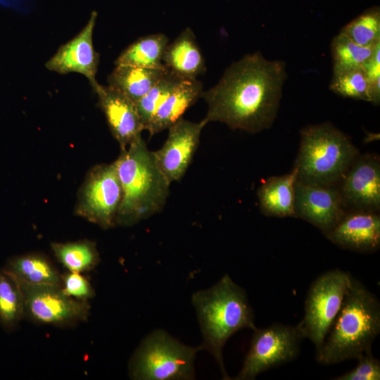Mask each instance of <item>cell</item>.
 Here are the masks:
<instances>
[{"mask_svg": "<svg viewBox=\"0 0 380 380\" xmlns=\"http://www.w3.org/2000/svg\"><path fill=\"white\" fill-rule=\"evenodd\" d=\"M286 78L285 62L267 60L259 51L245 55L225 70L215 86L203 91L208 104L203 120L253 134L269 129Z\"/></svg>", "mask_w": 380, "mask_h": 380, "instance_id": "6da1fadb", "label": "cell"}, {"mask_svg": "<svg viewBox=\"0 0 380 380\" xmlns=\"http://www.w3.org/2000/svg\"><path fill=\"white\" fill-rule=\"evenodd\" d=\"M380 332V303L360 281L351 277L341 307L321 348L320 364L329 365L356 359L372 350Z\"/></svg>", "mask_w": 380, "mask_h": 380, "instance_id": "7a4b0ae2", "label": "cell"}, {"mask_svg": "<svg viewBox=\"0 0 380 380\" xmlns=\"http://www.w3.org/2000/svg\"><path fill=\"white\" fill-rule=\"evenodd\" d=\"M114 164L122 189L116 224L131 226L163 209L170 183L141 136L122 150Z\"/></svg>", "mask_w": 380, "mask_h": 380, "instance_id": "3957f363", "label": "cell"}, {"mask_svg": "<svg viewBox=\"0 0 380 380\" xmlns=\"http://www.w3.org/2000/svg\"><path fill=\"white\" fill-rule=\"evenodd\" d=\"M203 336L201 350L215 359L224 379H229L223 361V348L237 331L254 330L253 310L245 291L225 274L213 286L192 296Z\"/></svg>", "mask_w": 380, "mask_h": 380, "instance_id": "277c9868", "label": "cell"}, {"mask_svg": "<svg viewBox=\"0 0 380 380\" xmlns=\"http://www.w3.org/2000/svg\"><path fill=\"white\" fill-rule=\"evenodd\" d=\"M293 167L301 182L336 186L359 156L351 139L330 122L310 125L300 132Z\"/></svg>", "mask_w": 380, "mask_h": 380, "instance_id": "5b68a950", "label": "cell"}, {"mask_svg": "<svg viewBox=\"0 0 380 380\" xmlns=\"http://www.w3.org/2000/svg\"><path fill=\"white\" fill-rule=\"evenodd\" d=\"M200 346L191 347L159 329L148 334L129 363L132 379L140 380L194 379V360Z\"/></svg>", "mask_w": 380, "mask_h": 380, "instance_id": "8992f818", "label": "cell"}, {"mask_svg": "<svg viewBox=\"0 0 380 380\" xmlns=\"http://www.w3.org/2000/svg\"><path fill=\"white\" fill-rule=\"evenodd\" d=\"M351 277L338 269L330 270L319 276L309 288L303 318L296 327L303 338L312 342L316 352L339 312Z\"/></svg>", "mask_w": 380, "mask_h": 380, "instance_id": "52a82bcc", "label": "cell"}, {"mask_svg": "<svg viewBox=\"0 0 380 380\" xmlns=\"http://www.w3.org/2000/svg\"><path fill=\"white\" fill-rule=\"evenodd\" d=\"M249 350L237 380H252L260 373L296 359L303 339L296 326L274 323L253 330Z\"/></svg>", "mask_w": 380, "mask_h": 380, "instance_id": "ba28073f", "label": "cell"}, {"mask_svg": "<svg viewBox=\"0 0 380 380\" xmlns=\"http://www.w3.org/2000/svg\"><path fill=\"white\" fill-rule=\"evenodd\" d=\"M122 189L114 163L94 167L78 195L76 215L103 229L116 224Z\"/></svg>", "mask_w": 380, "mask_h": 380, "instance_id": "9c48e42d", "label": "cell"}, {"mask_svg": "<svg viewBox=\"0 0 380 380\" xmlns=\"http://www.w3.org/2000/svg\"><path fill=\"white\" fill-rule=\"evenodd\" d=\"M25 317L42 324L70 326L86 321L89 315L88 300L65 294L61 286L20 284Z\"/></svg>", "mask_w": 380, "mask_h": 380, "instance_id": "30bf717a", "label": "cell"}, {"mask_svg": "<svg viewBox=\"0 0 380 380\" xmlns=\"http://www.w3.org/2000/svg\"><path fill=\"white\" fill-rule=\"evenodd\" d=\"M206 124L204 120L194 122L180 118L168 128L163 146L153 151L157 166L170 184L179 181L186 173Z\"/></svg>", "mask_w": 380, "mask_h": 380, "instance_id": "8fae6325", "label": "cell"}, {"mask_svg": "<svg viewBox=\"0 0 380 380\" xmlns=\"http://www.w3.org/2000/svg\"><path fill=\"white\" fill-rule=\"evenodd\" d=\"M340 191L335 186L295 184V215L317 227L325 235L346 214Z\"/></svg>", "mask_w": 380, "mask_h": 380, "instance_id": "7c38bea8", "label": "cell"}, {"mask_svg": "<svg viewBox=\"0 0 380 380\" xmlns=\"http://www.w3.org/2000/svg\"><path fill=\"white\" fill-rule=\"evenodd\" d=\"M338 189L343 204L350 211L377 213L380 208V160L377 156H358Z\"/></svg>", "mask_w": 380, "mask_h": 380, "instance_id": "4fadbf2b", "label": "cell"}, {"mask_svg": "<svg viewBox=\"0 0 380 380\" xmlns=\"http://www.w3.org/2000/svg\"><path fill=\"white\" fill-rule=\"evenodd\" d=\"M97 13L93 11L84 27L72 39L61 45L45 63L46 68L60 74L77 72L85 76L94 87L98 82L96 75L99 53L94 49L93 32Z\"/></svg>", "mask_w": 380, "mask_h": 380, "instance_id": "5bb4252c", "label": "cell"}, {"mask_svg": "<svg viewBox=\"0 0 380 380\" xmlns=\"http://www.w3.org/2000/svg\"><path fill=\"white\" fill-rule=\"evenodd\" d=\"M92 89L113 136L121 149H125L144 129L135 103L108 85L97 83Z\"/></svg>", "mask_w": 380, "mask_h": 380, "instance_id": "9a60e30c", "label": "cell"}, {"mask_svg": "<svg viewBox=\"0 0 380 380\" xmlns=\"http://www.w3.org/2000/svg\"><path fill=\"white\" fill-rule=\"evenodd\" d=\"M325 236L343 248L361 253L376 251L380 246V216L374 212L346 213Z\"/></svg>", "mask_w": 380, "mask_h": 380, "instance_id": "2e32d148", "label": "cell"}, {"mask_svg": "<svg viewBox=\"0 0 380 380\" xmlns=\"http://www.w3.org/2000/svg\"><path fill=\"white\" fill-rule=\"evenodd\" d=\"M163 64L170 72L182 80H194L206 70L204 58L196 37L187 27L165 48Z\"/></svg>", "mask_w": 380, "mask_h": 380, "instance_id": "e0dca14e", "label": "cell"}, {"mask_svg": "<svg viewBox=\"0 0 380 380\" xmlns=\"http://www.w3.org/2000/svg\"><path fill=\"white\" fill-rule=\"evenodd\" d=\"M297 172H291L267 178L259 187L258 197L260 209L266 216L296 217L295 184Z\"/></svg>", "mask_w": 380, "mask_h": 380, "instance_id": "ac0fdd59", "label": "cell"}, {"mask_svg": "<svg viewBox=\"0 0 380 380\" xmlns=\"http://www.w3.org/2000/svg\"><path fill=\"white\" fill-rule=\"evenodd\" d=\"M202 83L197 79L182 80L158 108L146 130L158 134L182 118L186 110L201 97Z\"/></svg>", "mask_w": 380, "mask_h": 380, "instance_id": "d6986e66", "label": "cell"}, {"mask_svg": "<svg viewBox=\"0 0 380 380\" xmlns=\"http://www.w3.org/2000/svg\"><path fill=\"white\" fill-rule=\"evenodd\" d=\"M164 68L115 65L108 77V86L134 103L146 95L167 72Z\"/></svg>", "mask_w": 380, "mask_h": 380, "instance_id": "ffe728a7", "label": "cell"}, {"mask_svg": "<svg viewBox=\"0 0 380 380\" xmlns=\"http://www.w3.org/2000/svg\"><path fill=\"white\" fill-rule=\"evenodd\" d=\"M4 269L22 284L61 286V274L42 254L29 253L15 257Z\"/></svg>", "mask_w": 380, "mask_h": 380, "instance_id": "44dd1931", "label": "cell"}, {"mask_svg": "<svg viewBox=\"0 0 380 380\" xmlns=\"http://www.w3.org/2000/svg\"><path fill=\"white\" fill-rule=\"evenodd\" d=\"M168 44V37L162 33L140 37L120 54L115 64L164 68L163 56Z\"/></svg>", "mask_w": 380, "mask_h": 380, "instance_id": "7402d4cb", "label": "cell"}, {"mask_svg": "<svg viewBox=\"0 0 380 380\" xmlns=\"http://www.w3.org/2000/svg\"><path fill=\"white\" fill-rule=\"evenodd\" d=\"M51 246L57 260L68 271L78 273L88 272L99 262V253L93 241L82 240L52 243Z\"/></svg>", "mask_w": 380, "mask_h": 380, "instance_id": "603a6c76", "label": "cell"}, {"mask_svg": "<svg viewBox=\"0 0 380 380\" xmlns=\"http://www.w3.org/2000/svg\"><path fill=\"white\" fill-rule=\"evenodd\" d=\"M24 317V298L20 284L3 269L0 270V322L4 327L12 329Z\"/></svg>", "mask_w": 380, "mask_h": 380, "instance_id": "cb8c5ba5", "label": "cell"}, {"mask_svg": "<svg viewBox=\"0 0 380 380\" xmlns=\"http://www.w3.org/2000/svg\"><path fill=\"white\" fill-rule=\"evenodd\" d=\"M329 89L346 98L362 100L379 105L363 68L334 72Z\"/></svg>", "mask_w": 380, "mask_h": 380, "instance_id": "d4e9b609", "label": "cell"}, {"mask_svg": "<svg viewBox=\"0 0 380 380\" xmlns=\"http://www.w3.org/2000/svg\"><path fill=\"white\" fill-rule=\"evenodd\" d=\"M378 44L362 46L339 32L333 38L331 44L333 72L362 68Z\"/></svg>", "mask_w": 380, "mask_h": 380, "instance_id": "484cf974", "label": "cell"}, {"mask_svg": "<svg viewBox=\"0 0 380 380\" xmlns=\"http://www.w3.org/2000/svg\"><path fill=\"white\" fill-rule=\"evenodd\" d=\"M340 32L362 46H374L379 44V8L376 6L365 11L345 25Z\"/></svg>", "mask_w": 380, "mask_h": 380, "instance_id": "4316f807", "label": "cell"}, {"mask_svg": "<svg viewBox=\"0 0 380 380\" xmlns=\"http://www.w3.org/2000/svg\"><path fill=\"white\" fill-rule=\"evenodd\" d=\"M182 80L167 70L149 91L135 103L144 129H147L158 108Z\"/></svg>", "mask_w": 380, "mask_h": 380, "instance_id": "83f0119b", "label": "cell"}, {"mask_svg": "<svg viewBox=\"0 0 380 380\" xmlns=\"http://www.w3.org/2000/svg\"><path fill=\"white\" fill-rule=\"evenodd\" d=\"M357 365L352 370L334 378L336 380H379L380 361L372 350L363 353L357 358Z\"/></svg>", "mask_w": 380, "mask_h": 380, "instance_id": "f1b7e54d", "label": "cell"}, {"mask_svg": "<svg viewBox=\"0 0 380 380\" xmlns=\"http://www.w3.org/2000/svg\"><path fill=\"white\" fill-rule=\"evenodd\" d=\"M61 290L73 298L88 300L95 295V291L87 279L81 273L68 271L61 274Z\"/></svg>", "mask_w": 380, "mask_h": 380, "instance_id": "f546056e", "label": "cell"}, {"mask_svg": "<svg viewBox=\"0 0 380 380\" xmlns=\"http://www.w3.org/2000/svg\"><path fill=\"white\" fill-rule=\"evenodd\" d=\"M380 44H379L369 59L362 66L369 82L372 93L380 102Z\"/></svg>", "mask_w": 380, "mask_h": 380, "instance_id": "4dcf8cb0", "label": "cell"}, {"mask_svg": "<svg viewBox=\"0 0 380 380\" xmlns=\"http://www.w3.org/2000/svg\"><path fill=\"white\" fill-rule=\"evenodd\" d=\"M0 1L1 4L6 6L12 5L15 6V5H20V6H21V5L25 4V3L30 4L31 0H0Z\"/></svg>", "mask_w": 380, "mask_h": 380, "instance_id": "1f68e13d", "label": "cell"}]
</instances>
